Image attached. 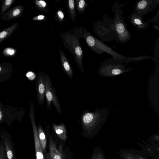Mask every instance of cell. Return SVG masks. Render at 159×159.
I'll return each instance as SVG.
<instances>
[{
	"mask_svg": "<svg viewBox=\"0 0 159 159\" xmlns=\"http://www.w3.org/2000/svg\"><path fill=\"white\" fill-rule=\"evenodd\" d=\"M84 28L75 27L72 31L69 30L61 34V38L65 48L74 57L75 62L83 75V54L79 39L83 37Z\"/></svg>",
	"mask_w": 159,
	"mask_h": 159,
	"instance_id": "obj_1",
	"label": "cell"
},
{
	"mask_svg": "<svg viewBox=\"0 0 159 159\" xmlns=\"http://www.w3.org/2000/svg\"><path fill=\"white\" fill-rule=\"evenodd\" d=\"M110 111L108 107L97 109L94 111L86 109L80 117L82 133L89 134L97 132L106 120Z\"/></svg>",
	"mask_w": 159,
	"mask_h": 159,
	"instance_id": "obj_2",
	"label": "cell"
},
{
	"mask_svg": "<svg viewBox=\"0 0 159 159\" xmlns=\"http://www.w3.org/2000/svg\"><path fill=\"white\" fill-rule=\"evenodd\" d=\"M84 29L82 38L89 47L97 54H101V53L106 52L111 55L113 57L123 60L126 62H134L144 59L143 56L128 57L119 54L100 41L85 29Z\"/></svg>",
	"mask_w": 159,
	"mask_h": 159,
	"instance_id": "obj_3",
	"label": "cell"
},
{
	"mask_svg": "<svg viewBox=\"0 0 159 159\" xmlns=\"http://www.w3.org/2000/svg\"><path fill=\"white\" fill-rule=\"evenodd\" d=\"M124 62L123 60L114 57L105 60L99 68L98 74L102 77L108 78L130 72L132 68H125L123 64Z\"/></svg>",
	"mask_w": 159,
	"mask_h": 159,
	"instance_id": "obj_4",
	"label": "cell"
},
{
	"mask_svg": "<svg viewBox=\"0 0 159 159\" xmlns=\"http://www.w3.org/2000/svg\"><path fill=\"white\" fill-rule=\"evenodd\" d=\"M45 98L47 106L48 109H50L52 102L58 114L61 115V109L56 92L53 86L51 80L48 75L45 73Z\"/></svg>",
	"mask_w": 159,
	"mask_h": 159,
	"instance_id": "obj_5",
	"label": "cell"
},
{
	"mask_svg": "<svg viewBox=\"0 0 159 159\" xmlns=\"http://www.w3.org/2000/svg\"><path fill=\"white\" fill-rule=\"evenodd\" d=\"M34 107V103L32 101H31L30 117L33 130L36 158V159H45L43 152L38 138L35 120Z\"/></svg>",
	"mask_w": 159,
	"mask_h": 159,
	"instance_id": "obj_6",
	"label": "cell"
},
{
	"mask_svg": "<svg viewBox=\"0 0 159 159\" xmlns=\"http://www.w3.org/2000/svg\"><path fill=\"white\" fill-rule=\"evenodd\" d=\"M36 89L39 104L43 106L45 92V73L39 72L36 80Z\"/></svg>",
	"mask_w": 159,
	"mask_h": 159,
	"instance_id": "obj_7",
	"label": "cell"
},
{
	"mask_svg": "<svg viewBox=\"0 0 159 159\" xmlns=\"http://www.w3.org/2000/svg\"><path fill=\"white\" fill-rule=\"evenodd\" d=\"M0 137L4 143L7 159H15V150L14 144L11 135L8 133L3 132Z\"/></svg>",
	"mask_w": 159,
	"mask_h": 159,
	"instance_id": "obj_8",
	"label": "cell"
},
{
	"mask_svg": "<svg viewBox=\"0 0 159 159\" xmlns=\"http://www.w3.org/2000/svg\"><path fill=\"white\" fill-rule=\"evenodd\" d=\"M158 3L157 1H141L137 3L135 7L136 11L135 12L141 16L144 15L153 10Z\"/></svg>",
	"mask_w": 159,
	"mask_h": 159,
	"instance_id": "obj_9",
	"label": "cell"
},
{
	"mask_svg": "<svg viewBox=\"0 0 159 159\" xmlns=\"http://www.w3.org/2000/svg\"><path fill=\"white\" fill-rule=\"evenodd\" d=\"M49 149L48 154L51 159H65L62 145H60L57 148L56 143L51 138L49 139Z\"/></svg>",
	"mask_w": 159,
	"mask_h": 159,
	"instance_id": "obj_10",
	"label": "cell"
},
{
	"mask_svg": "<svg viewBox=\"0 0 159 159\" xmlns=\"http://www.w3.org/2000/svg\"><path fill=\"white\" fill-rule=\"evenodd\" d=\"M24 8L23 6L18 5L2 15L1 18L3 20H7L18 18L21 15Z\"/></svg>",
	"mask_w": 159,
	"mask_h": 159,
	"instance_id": "obj_11",
	"label": "cell"
},
{
	"mask_svg": "<svg viewBox=\"0 0 159 159\" xmlns=\"http://www.w3.org/2000/svg\"><path fill=\"white\" fill-rule=\"evenodd\" d=\"M61 61L64 71L67 76L72 78L73 72L71 65L61 48L59 47Z\"/></svg>",
	"mask_w": 159,
	"mask_h": 159,
	"instance_id": "obj_12",
	"label": "cell"
},
{
	"mask_svg": "<svg viewBox=\"0 0 159 159\" xmlns=\"http://www.w3.org/2000/svg\"><path fill=\"white\" fill-rule=\"evenodd\" d=\"M118 17H115L114 28L118 37L121 39L122 35H124L125 34L129 36V34L127 31L124 23L122 22V20H120V19H119V15Z\"/></svg>",
	"mask_w": 159,
	"mask_h": 159,
	"instance_id": "obj_13",
	"label": "cell"
},
{
	"mask_svg": "<svg viewBox=\"0 0 159 159\" xmlns=\"http://www.w3.org/2000/svg\"><path fill=\"white\" fill-rule=\"evenodd\" d=\"M52 126L53 131L59 138L62 140L65 141L67 137V134L64 124L61 122L60 124L57 125L53 123Z\"/></svg>",
	"mask_w": 159,
	"mask_h": 159,
	"instance_id": "obj_14",
	"label": "cell"
},
{
	"mask_svg": "<svg viewBox=\"0 0 159 159\" xmlns=\"http://www.w3.org/2000/svg\"><path fill=\"white\" fill-rule=\"evenodd\" d=\"M19 25L18 22L0 31V43L7 39L15 31Z\"/></svg>",
	"mask_w": 159,
	"mask_h": 159,
	"instance_id": "obj_15",
	"label": "cell"
},
{
	"mask_svg": "<svg viewBox=\"0 0 159 159\" xmlns=\"http://www.w3.org/2000/svg\"><path fill=\"white\" fill-rule=\"evenodd\" d=\"M142 16L134 12L131 16V23L139 29H143L148 25L147 23L144 22L142 20Z\"/></svg>",
	"mask_w": 159,
	"mask_h": 159,
	"instance_id": "obj_16",
	"label": "cell"
},
{
	"mask_svg": "<svg viewBox=\"0 0 159 159\" xmlns=\"http://www.w3.org/2000/svg\"><path fill=\"white\" fill-rule=\"evenodd\" d=\"M39 139L43 153H45L47 145V139L44 131L39 123L37 127Z\"/></svg>",
	"mask_w": 159,
	"mask_h": 159,
	"instance_id": "obj_17",
	"label": "cell"
},
{
	"mask_svg": "<svg viewBox=\"0 0 159 159\" xmlns=\"http://www.w3.org/2000/svg\"><path fill=\"white\" fill-rule=\"evenodd\" d=\"M67 8L71 19L74 21L76 16L75 2L74 0H69L67 1Z\"/></svg>",
	"mask_w": 159,
	"mask_h": 159,
	"instance_id": "obj_18",
	"label": "cell"
},
{
	"mask_svg": "<svg viewBox=\"0 0 159 159\" xmlns=\"http://www.w3.org/2000/svg\"><path fill=\"white\" fill-rule=\"evenodd\" d=\"M36 8L38 10L45 12L48 11V8L46 2L43 0H36L34 1Z\"/></svg>",
	"mask_w": 159,
	"mask_h": 159,
	"instance_id": "obj_19",
	"label": "cell"
},
{
	"mask_svg": "<svg viewBox=\"0 0 159 159\" xmlns=\"http://www.w3.org/2000/svg\"><path fill=\"white\" fill-rule=\"evenodd\" d=\"M76 8L78 13L81 14L85 10L88 5L84 0H76Z\"/></svg>",
	"mask_w": 159,
	"mask_h": 159,
	"instance_id": "obj_20",
	"label": "cell"
},
{
	"mask_svg": "<svg viewBox=\"0 0 159 159\" xmlns=\"http://www.w3.org/2000/svg\"><path fill=\"white\" fill-rule=\"evenodd\" d=\"M15 0H5L2 1L0 15H2L12 5Z\"/></svg>",
	"mask_w": 159,
	"mask_h": 159,
	"instance_id": "obj_21",
	"label": "cell"
},
{
	"mask_svg": "<svg viewBox=\"0 0 159 159\" xmlns=\"http://www.w3.org/2000/svg\"><path fill=\"white\" fill-rule=\"evenodd\" d=\"M0 159H7L4 143L2 139L0 141Z\"/></svg>",
	"mask_w": 159,
	"mask_h": 159,
	"instance_id": "obj_22",
	"label": "cell"
},
{
	"mask_svg": "<svg viewBox=\"0 0 159 159\" xmlns=\"http://www.w3.org/2000/svg\"><path fill=\"white\" fill-rule=\"evenodd\" d=\"M55 18V20L59 23L63 22L64 20V15L61 10H58L56 13Z\"/></svg>",
	"mask_w": 159,
	"mask_h": 159,
	"instance_id": "obj_23",
	"label": "cell"
},
{
	"mask_svg": "<svg viewBox=\"0 0 159 159\" xmlns=\"http://www.w3.org/2000/svg\"><path fill=\"white\" fill-rule=\"evenodd\" d=\"M15 49L11 48H7L4 49L3 51V54L7 56H12L15 54Z\"/></svg>",
	"mask_w": 159,
	"mask_h": 159,
	"instance_id": "obj_24",
	"label": "cell"
},
{
	"mask_svg": "<svg viewBox=\"0 0 159 159\" xmlns=\"http://www.w3.org/2000/svg\"><path fill=\"white\" fill-rule=\"evenodd\" d=\"M46 16L43 15H39L32 18V20L34 21L43 20L45 19Z\"/></svg>",
	"mask_w": 159,
	"mask_h": 159,
	"instance_id": "obj_25",
	"label": "cell"
},
{
	"mask_svg": "<svg viewBox=\"0 0 159 159\" xmlns=\"http://www.w3.org/2000/svg\"><path fill=\"white\" fill-rule=\"evenodd\" d=\"M26 76L30 80H33L35 78V74L31 71L28 72L26 74Z\"/></svg>",
	"mask_w": 159,
	"mask_h": 159,
	"instance_id": "obj_26",
	"label": "cell"
},
{
	"mask_svg": "<svg viewBox=\"0 0 159 159\" xmlns=\"http://www.w3.org/2000/svg\"><path fill=\"white\" fill-rule=\"evenodd\" d=\"M100 158L99 155L95 154L93 155L92 159H100Z\"/></svg>",
	"mask_w": 159,
	"mask_h": 159,
	"instance_id": "obj_27",
	"label": "cell"
},
{
	"mask_svg": "<svg viewBox=\"0 0 159 159\" xmlns=\"http://www.w3.org/2000/svg\"><path fill=\"white\" fill-rule=\"evenodd\" d=\"M44 157L45 159H51L50 156H49L48 153H46L45 154V156Z\"/></svg>",
	"mask_w": 159,
	"mask_h": 159,
	"instance_id": "obj_28",
	"label": "cell"
},
{
	"mask_svg": "<svg viewBox=\"0 0 159 159\" xmlns=\"http://www.w3.org/2000/svg\"><path fill=\"white\" fill-rule=\"evenodd\" d=\"M2 112H1V111H0V121H1V120H2Z\"/></svg>",
	"mask_w": 159,
	"mask_h": 159,
	"instance_id": "obj_29",
	"label": "cell"
}]
</instances>
